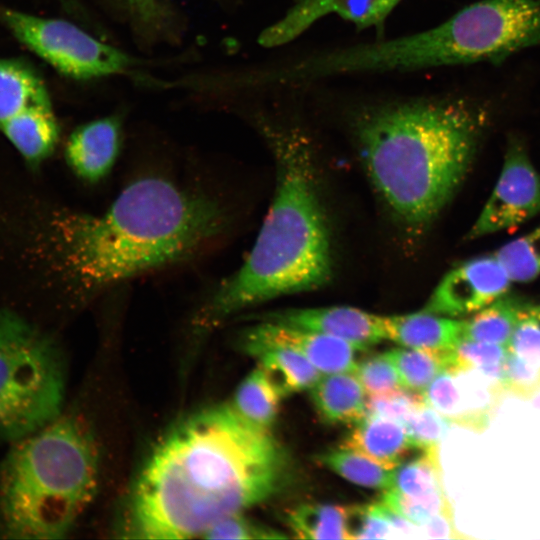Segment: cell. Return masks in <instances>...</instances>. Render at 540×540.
Instances as JSON below:
<instances>
[{
	"label": "cell",
	"instance_id": "obj_1",
	"mask_svg": "<svg viewBox=\"0 0 540 540\" xmlns=\"http://www.w3.org/2000/svg\"><path fill=\"white\" fill-rule=\"evenodd\" d=\"M291 468L270 429L248 422L230 403L202 409L150 450L123 531L135 539L202 537L220 520L282 492Z\"/></svg>",
	"mask_w": 540,
	"mask_h": 540
},
{
	"label": "cell",
	"instance_id": "obj_2",
	"mask_svg": "<svg viewBox=\"0 0 540 540\" xmlns=\"http://www.w3.org/2000/svg\"><path fill=\"white\" fill-rule=\"evenodd\" d=\"M231 223L220 188L197 177L147 172L100 213L54 211L47 245L67 292L84 304L128 280L211 252Z\"/></svg>",
	"mask_w": 540,
	"mask_h": 540
},
{
	"label": "cell",
	"instance_id": "obj_3",
	"mask_svg": "<svg viewBox=\"0 0 540 540\" xmlns=\"http://www.w3.org/2000/svg\"><path fill=\"white\" fill-rule=\"evenodd\" d=\"M277 177L268 213L243 264L215 286L194 315L206 333L236 313L273 298L311 291L332 275L329 229L308 139L298 129H266Z\"/></svg>",
	"mask_w": 540,
	"mask_h": 540
},
{
	"label": "cell",
	"instance_id": "obj_4",
	"mask_svg": "<svg viewBox=\"0 0 540 540\" xmlns=\"http://www.w3.org/2000/svg\"><path fill=\"white\" fill-rule=\"evenodd\" d=\"M478 121L461 102L417 99L362 112L355 133L367 174L404 226L420 230L463 180L478 136Z\"/></svg>",
	"mask_w": 540,
	"mask_h": 540
},
{
	"label": "cell",
	"instance_id": "obj_5",
	"mask_svg": "<svg viewBox=\"0 0 540 540\" xmlns=\"http://www.w3.org/2000/svg\"><path fill=\"white\" fill-rule=\"evenodd\" d=\"M99 460L90 430L64 412L10 442L0 460V538L65 537L95 498Z\"/></svg>",
	"mask_w": 540,
	"mask_h": 540
},
{
	"label": "cell",
	"instance_id": "obj_6",
	"mask_svg": "<svg viewBox=\"0 0 540 540\" xmlns=\"http://www.w3.org/2000/svg\"><path fill=\"white\" fill-rule=\"evenodd\" d=\"M535 45H540V0H483L434 28L333 50L327 64L335 75L414 71L499 61Z\"/></svg>",
	"mask_w": 540,
	"mask_h": 540
},
{
	"label": "cell",
	"instance_id": "obj_7",
	"mask_svg": "<svg viewBox=\"0 0 540 540\" xmlns=\"http://www.w3.org/2000/svg\"><path fill=\"white\" fill-rule=\"evenodd\" d=\"M66 369L57 342L19 314L0 309V437L22 438L63 413Z\"/></svg>",
	"mask_w": 540,
	"mask_h": 540
},
{
	"label": "cell",
	"instance_id": "obj_8",
	"mask_svg": "<svg viewBox=\"0 0 540 540\" xmlns=\"http://www.w3.org/2000/svg\"><path fill=\"white\" fill-rule=\"evenodd\" d=\"M0 18L19 42L68 77H106L123 73L132 64L126 53L71 22L7 8L0 9Z\"/></svg>",
	"mask_w": 540,
	"mask_h": 540
},
{
	"label": "cell",
	"instance_id": "obj_9",
	"mask_svg": "<svg viewBox=\"0 0 540 540\" xmlns=\"http://www.w3.org/2000/svg\"><path fill=\"white\" fill-rule=\"evenodd\" d=\"M540 212V175L523 149L508 150L501 174L483 210L468 233L478 238L508 230Z\"/></svg>",
	"mask_w": 540,
	"mask_h": 540
},
{
	"label": "cell",
	"instance_id": "obj_10",
	"mask_svg": "<svg viewBox=\"0 0 540 540\" xmlns=\"http://www.w3.org/2000/svg\"><path fill=\"white\" fill-rule=\"evenodd\" d=\"M511 282L495 255L478 257L449 271L423 310L447 317L477 312L505 295Z\"/></svg>",
	"mask_w": 540,
	"mask_h": 540
},
{
	"label": "cell",
	"instance_id": "obj_11",
	"mask_svg": "<svg viewBox=\"0 0 540 540\" xmlns=\"http://www.w3.org/2000/svg\"><path fill=\"white\" fill-rule=\"evenodd\" d=\"M283 346L306 357L321 373L353 372L359 346L328 334L281 325L267 319L246 329L240 347L247 353L263 346Z\"/></svg>",
	"mask_w": 540,
	"mask_h": 540
},
{
	"label": "cell",
	"instance_id": "obj_12",
	"mask_svg": "<svg viewBox=\"0 0 540 540\" xmlns=\"http://www.w3.org/2000/svg\"><path fill=\"white\" fill-rule=\"evenodd\" d=\"M401 0H295L278 21L264 29L258 39L272 48L287 44L328 14H337L357 28L379 26Z\"/></svg>",
	"mask_w": 540,
	"mask_h": 540
},
{
	"label": "cell",
	"instance_id": "obj_13",
	"mask_svg": "<svg viewBox=\"0 0 540 540\" xmlns=\"http://www.w3.org/2000/svg\"><path fill=\"white\" fill-rule=\"evenodd\" d=\"M264 319L335 336L363 350L386 339L383 316L349 306L291 309L267 315Z\"/></svg>",
	"mask_w": 540,
	"mask_h": 540
},
{
	"label": "cell",
	"instance_id": "obj_14",
	"mask_svg": "<svg viewBox=\"0 0 540 540\" xmlns=\"http://www.w3.org/2000/svg\"><path fill=\"white\" fill-rule=\"evenodd\" d=\"M120 142L121 122L117 116L85 123L67 141V164L80 179L97 183L111 172L119 154Z\"/></svg>",
	"mask_w": 540,
	"mask_h": 540
},
{
	"label": "cell",
	"instance_id": "obj_15",
	"mask_svg": "<svg viewBox=\"0 0 540 540\" xmlns=\"http://www.w3.org/2000/svg\"><path fill=\"white\" fill-rule=\"evenodd\" d=\"M386 339L403 347L450 350L463 339V321L425 310L383 316Z\"/></svg>",
	"mask_w": 540,
	"mask_h": 540
},
{
	"label": "cell",
	"instance_id": "obj_16",
	"mask_svg": "<svg viewBox=\"0 0 540 540\" xmlns=\"http://www.w3.org/2000/svg\"><path fill=\"white\" fill-rule=\"evenodd\" d=\"M9 142L30 165H39L55 150L59 127L51 101L30 105L0 128Z\"/></svg>",
	"mask_w": 540,
	"mask_h": 540
},
{
	"label": "cell",
	"instance_id": "obj_17",
	"mask_svg": "<svg viewBox=\"0 0 540 540\" xmlns=\"http://www.w3.org/2000/svg\"><path fill=\"white\" fill-rule=\"evenodd\" d=\"M340 446L354 450L388 469L402 464L407 451L413 449L403 423L370 415L356 423Z\"/></svg>",
	"mask_w": 540,
	"mask_h": 540
},
{
	"label": "cell",
	"instance_id": "obj_18",
	"mask_svg": "<svg viewBox=\"0 0 540 540\" xmlns=\"http://www.w3.org/2000/svg\"><path fill=\"white\" fill-rule=\"evenodd\" d=\"M310 398L324 423H357L367 414L365 389L352 372L321 376L310 389Z\"/></svg>",
	"mask_w": 540,
	"mask_h": 540
},
{
	"label": "cell",
	"instance_id": "obj_19",
	"mask_svg": "<svg viewBox=\"0 0 540 540\" xmlns=\"http://www.w3.org/2000/svg\"><path fill=\"white\" fill-rule=\"evenodd\" d=\"M246 354L256 358L280 396L311 389L321 372L299 352L283 346H263Z\"/></svg>",
	"mask_w": 540,
	"mask_h": 540
},
{
	"label": "cell",
	"instance_id": "obj_20",
	"mask_svg": "<svg viewBox=\"0 0 540 540\" xmlns=\"http://www.w3.org/2000/svg\"><path fill=\"white\" fill-rule=\"evenodd\" d=\"M50 102L46 86L27 62L0 59V128L24 108Z\"/></svg>",
	"mask_w": 540,
	"mask_h": 540
},
{
	"label": "cell",
	"instance_id": "obj_21",
	"mask_svg": "<svg viewBox=\"0 0 540 540\" xmlns=\"http://www.w3.org/2000/svg\"><path fill=\"white\" fill-rule=\"evenodd\" d=\"M281 398L258 365L240 382L229 403L248 422L270 429L279 412Z\"/></svg>",
	"mask_w": 540,
	"mask_h": 540
},
{
	"label": "cell",
	"instance_id": "obj_22",
	"mask_svg": "<svg viewBox=\"0 0 540 540\" xmlns=\"http://www.w3.org/2000/svg\"><path fill=\"white\" fill-rule=\"evenodd\" d=\"M526 305L503 295L463 321V338L507 348L520 313Z\"/></svg>",
	"mask_w": 540,
	"mask_h": 540
},
{
	"label": "cell",
	"instance_id": "obj_23",
	"mask_svg": "<svg viewBox=\"0 0 540 540\" xmlns=\"http://www.w3.org/2000/svg\"><path fill=\"white\" fill-rule=\"evenodd\" d=\"M348 506L334 504H302L290 511L286 523L301 539H349Z\"/></svg>",
	"mask_w": 540,
	"mask_h": 540
},
{
	"label": "cell",
	"instance_id": "obj_24",
	"mask_svg": "<svg viewBox=\"0 0 540 540\" xmlns=\"http://www.w3.org/2000/svg\"><path fill=\"white\" fill-rule=\"evenodd\" d=\"M317 461L346 480L367 488L387 490L393 484L394 469L339 446L317 455Z\"/></svg>",
	"mask_w": 540,
	"mask_h": 540
},
{
	"label": "cell",
	"instance_id": "obj_25",
	"mask_svg": "<svg viewBox=\"0 0 540 540\" xmlns=\"http://www.w3.org/2000/svg\"><path fill=\"white\" fill-rule=\"evenodd\" d=\"M451 350L393 349L384 355L393 363L403 388L422 392L450 364Z\"/></svg>",
	"mask_w": 540,
	"mask_h": 540
},
{
	"label": "cell",
	"instance_id": "obj_26",
	"mask_svg": "<svg viewBox=\"0 0 540 540\" xmlns=\"http://www.w3.org/2000/svg\"><path fill=\"white\" fill-rule=\"evenodd\" d=\"M410 497H424L444 490L438 449L423 454L394 469L391 488Z\"/></svg>",
	"mask_w": 540,
	"mask_h": 540
},
{
	"label": "cell",
	"instance_id": "obj_27",
	"mask_svg": "<svg viewBox=\"0 0 540 540\" xmlns=\"http://www.w3.org/2000/svg\"><path fill=\"white\" fill-rule=\"evenodd\" d=\"M507 348L493 343L462 339L451 351L447 369H475L487 377L503 383Z\"/></svg>",
	"mask_w": 540,
	"mask_h": 540
},
{
	"label": "cell",
	"instance_id": "obj_28",
	"mask_svg": "<svg viewBox=\"0 0 540 540\" xmlns=\"http://www.w3.org/2000/svg\"><path fill=\"white\" fill-rule=\"evenodd\" d=\"M511 281L528 282L540 274V227L501 247L495 254Z\"/></svg>",
	"mask_w": 540,
	"mask_h": 540
},
{
	"label": "cell",
	"instance_id": "obj_29",
	"mask_svg": "<svg viewBox=\"0 0 540 540\" xmlns=\"http://www.w3.org/2000/svg\"><path fill=\"white\" fill-rule=\"evenodd\" d=\"M381 501L416 526H421L437 514L452 509L444 490L424 497H410L387 489Z\"/></svg>",
	"mask_w": 540,
	"mask_h": 540
},
{
	"label": "cell",
	"instance_id": "obj_30",
	"mask_svg": "<svg viewBox=\"0 0 540 540\" xmlns=\"http://www.w3.org/2000/svg\"><path fill=\"white\" fill-rule=\"evenodd\" d=\"M449 420L427 403L420 406L405 422L413 448L423 451L438 449L449 429Z\"/></svg>",
	"mask_w": 540,
	"mask_h": 540
},
{
	"label": "cell",
	"instance_id": "obj_31",
	"mask_svg": "<svg viewBox=\"0 0 540 540\" xmlns=\"http://www.w3.org/2000/svg\"><path fill=\"white\" fill-rule=\"evenodd\" d=\"M507 349L540 369V306L523 308Z\"/></svg>",
	"mask_w": 540,
	"mask_h": 540
},
{
	"label": "cell",
	"instance_id": "obj_32",
	"mask_svg": "<svg viewBox=\"0 0 540 540\" xmlns=\"http://www.w3.org/2000/svg\"><path fill=\"white\" fill-rule=\"evenodd\" d=\"M423 392L400 388L388 393L370 395L367 398V415L381 416L403 424L423 404Z\"/></svg>",
	"mask_w": 540,
	"mask_h": 540
},
{
	"label": "cell",
	"instance_id": "obj_33",
	"mask_svg": "<svg viewBox=\"0 0 540 540\" xmlns=\"http://www.w3.org/2000/svg\"><path fill=\"white\" fill-rule=\"evenodd\" d=\"M349 539L390 538L393 530L380 501L370 505L348 506Z\"/></svg>",
	"mask_w": 540,
	"mask_h": 540
},
{
	"label": "cell",
	"instance_id": "obj_34",
	"mask_svg": "<svg viewBox=\"0 0 540 540\" xmlns=\"http://www.w3.org/2000/svg\"><path fill=\"white\" fill-rule=\"evenodd\" d=\"M352 373L369 395L388 393L403 388L395 366L384 353L360 361Z\"/></svg>",
	"mask_w": 540,
	"mask_h": 540
},
{
	"label": "cell",
	"instance_id": "obj_35",
	"mask_svg": "<svg viewBox=\"0 0 540 540\" xmlns=\"http://www.w3.org/2000/svg\"><path fill=\"white\" fill-rule=\"evenodd\" d=\"M283 533L246 518L238 513L220 520L208 529L205 539H282Z\"/></svg>",
	"mask_w": 540,
	"mask_h": 540
},
{
	"label": "cell",
	"instance_id": "obj_36",
	"mask_svg": "<svg viewBox=\"0 0 540 540\" xmlns=\"http://www.w3.org/2000/svg\"><path fill=\"white\" fill-rule=\"evenodd\" d=\"M503 386L506 392L517 397L531 398L540 391V369L508 350L504 363Z\"/></svg>",
	"mask_w": 540,
	"mask_h": 540
},
{
	"label": "cell",
	"instance_id": "obj_37",
	"mask_svg": "<svg viewBox=\"0 0 540 540\" xmlns=\"http://www.w3.org/2000/svg\"><path fill=\"white\" fill-rule=\"evenodd\" d=\"M418 532L423 533V537L429 538H462L455 528L453 522L452 509L445 510L425 524L418 526Z\"/></svg>",
	"mask_w": 540,
	"mask_h": 540
},
{
	"label": "cell",
	"instance_id": "obj_38",
	"mask_svg": "<svg viewBox=\"0 0 540 540\" xmlns=\"http://www.w3.org/2000/svg\"><path fill=\"white\" fill-rule=\"evenodd\" d=\"M133 14L144 21L155 20L163 7V0H121Z\"/></svg>",
	"mask_w": 540,
	"mask_h": 540
}]
</instances>
